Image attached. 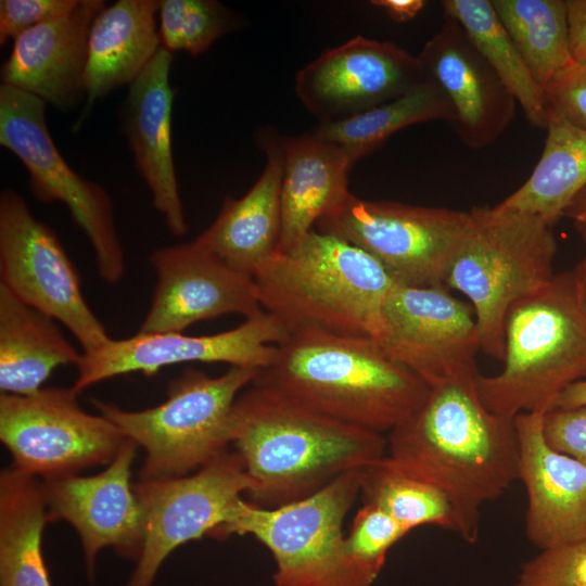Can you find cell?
<instances>
[{
	"instance_id": "6da1fadb",
	"label": "cell",
	"mask_w": 586,
	"mask_h": 586,
	"mask_svg": "<svg viewBox=\"0 0 586 586\" xmlns=\"http://www.w3.org/2000/svg\"><path fill=\"white\" fill-rule=\"evenodd\" d=\"M476 379L431 385L422 406L387 436V456L446 496L457 534L469 544L480 537L482 507L519 481L520 471L515 417L488 410Z\"/></svg>"
},
{
	"instance_id": "7a4b0ae2",
	"label": "cell",
	"mask_w": 586,
	"mask_h": 586,
	"mask_svg": "<svg viewBox=\"0 0 586 586\" xmlns=\"http://www.w3.org/2000/svg\"><path fill=\"white\" fill-rule=\"evenodd\" d=\"M230 440L253 486L250 501L275 508L310 496L387 451V437L351 425L265 386L237 398Z\"/></svg>"
},
{
	"instance_id": "3957f363",
	"label": "cell",
	"mask_w": 586,
	"mask_h": 586,
	"mask_svg": "<svg viewBox=\"0 0 586 586\" xmlns=\"http://www.w3.org/2000/svg\"><path fill=\"white\" fill-rule=\"evenodd\" d=\"M252 384L337 421L383 434L409 419L430 385L367 336L290 334Z\"/></svg>"
},
{
	"instance_id": "277c9868",
	"label": "cell",
	"mask_w": 586,
	"mask_h": 586,
	"mask_svg": "<svg viewBox=\"0 0 586 586\" xmlns=\"http://www.w3.org/2000/svg\"><path fill=\"white\" fill-rule=\"evenodd\" d=\"M263 309L289 335L319 331L378 340L393 280L361 249L313 229L290 252H277L255 275Z\"/></svg>"
},
{
	"instance_id": "5b68a950",
	"label": "cell",
	"mask_w": 586,
	"mask_h": 586,
	"mask_svg": "<svg viewBox=\"0 0 586 586\" xmlns=\"http://www.w3.org/2000/svg\"><path fill=\"white\" fill-rule=\"evenodd\" d=\"M502 362L475 385L488 410L512 418L546 413L568 386L586 379V307L571 272L555 273L510 307Z\"/></svg>"
},
{
	"instance_id": "8992f818",
	"label": "cell",
	"mask_w": 586,
	"mask_h": 586,
	"mask_svg": "<svg viewBox=\"0 0 586 586\" xmlns=\"http://www.w3.org/2000/svg\"><path fill=\"white\" fill-rule=\"evenodd\" d=\"M470 212L473 228L450 265L445 286L467 296L480 349L502 361L507 314L555 276L557 240L552 226L538 216L495 206Z\"/></svg>"
},
{
	"instance_id": "52a82bcc",
	"label": "cell",
	"mask_w": 586,
	"mask_h": 586,
	"mask_svg": "<svg viewBox=\"0 0 586 586\" xmlns=\"http://www.w3.org/2000/svg\"><path fill=\"white\" fill-rule=\"evenodd\" d=\"M258 371L230 367L211 377L189 368L169 382L163 403L143 410H127L100 399L92 403L143 448L140 480L179 477L228 450L233 405Z\"/></svg>"
},
{
	"instance_id": "ba28073f",
	"label": "cell",
	"mask_w": 586,
	"mask_h": 586,
	"mask_svg": "<svg viewBox=\"0 0 586 586\" xmlns=\"http://www.w3.org/2000/svg\"><path fill=\"white\" fill-rule=\"evenodd\" d=\"M358 471L275 508L244 499L234 519L211 537H255L275 559L276 586H373L377 578L347 553L343 533L345 517L359 495Z\"/></svg>"
},
{
	"instance_id": "9c48e42d",
	"label": "cell",
	"mask_w": 586,
	"mask_h": 586,
	"mask_svg": "<svg viewBox=\"0 0 586 586\" xmlns=\"http://www.w3.org/2000/svg\"><path fill=\"white\" fill-rule=\"evenodd\" d=\"M316 228L361 249L395 284L435 288L445 286L473 217L471 212L367 201L349 193Z\"/></svg>"
},
{
	"instance_id": "30bf717a",
	"label": "cell",
	"mask_w": 586,
	"mask_h": 586,
	"mask_svg": "<svg viewBox=\"0 0 586 586\" xmlns=\"http://www.w3.org/2000/svg\"><path fill=\"white\" fill-rule=\"evenodd\" d=\"M46 105L34 95L1 84L0 144L26 168L29 190L37 201L59 202L67 207L93 249L99 277L115 284L124 276L125 255L111 198L63 158L47 126Z\"/></svg>"
},
{
	"instance_id": "8fae6325",
	"label": "cell",
	"mask_w": 586,
	"mask_h": 586,
	"mask_svg": "<svg viewBox=\"0 0 586 586\" xmlns=\"http://www.w3.org/2000/svg\"><path fill=\"white\" fill-rule=\"evenodd\" d=\"M73 387L1 394L0 440L12 468L40 481L107 466L129 440L110 419L85 411Z\"/></svg>"
},
{
	"instance_id": "7c38bea8",
	"label": "cell",
	"mask_w": 586,
	"mask_h": 586,
	"mask_svg": "<svg viewBox=\"0 0 586 586\" xmlns=\"http://www.w3.org/2000/svg\"><path fill=\"white\" fill-rule=\"evenodd\" d=\"M253 483L234 450L179 477L133 484L144 511L142 550L125 586H153L166 558L183 544L212 536L237 515Z\"/></svg>"
},
{
	"instance_id": "4fadbf2b",
	"label": "cell",
	"mask_w": 586,
	"mask_h": 586,
	"mask_svg": "<svg viewBox=\"0 0 586 586\" xmlns=\"http://www.w3.org/2000/svg\"><path fill=\"white\" fill-rule=\"evenodd\" d=\"M0 278L18 300L63 324L82 353L112 339L86 302L78 272L56 234L11 189L0 194Z\"/></svg>"
},
{
	"instance_id": "5bb4252c",
	"label": "cell",
	"mask_w": 586,
	"mask_h": 586,
	"mask_svg": "<svg viewBox=\"0 0 586 586\" xmlns=\"http://www.w3.org/2000/svg\"><path fill=\"white\" fill-rule=\"evenodd\" d=\"M381 320L377 342L430 386L481 374L473 309L447 288L394 284L383 304Z\"/></svg>"
},
{
	"instance_id": "9a60e30c",
	"label": "cell",
	"mask_w": 586,
	"mask_h": 586,
	"mask_svg": "<svg viewBox=\"0 0 586 586\" xmlns=\"http://www.w3.org/2000/svg\"><path fill=\"white\" fill-rule=\"evenodd\" d=\"M288 337L280 321L265 310L215 334L137 332L127 339H111L102 347L82 353L72 387L80 393L117 375L132 372L153 375L164 367L184 362H226L230 367L262 370L273 360L277 345Z\"/></svg>"
},
{
	"instance_id": "2e32d148",
	"label": "cell",
	"mask_w": 586,
	"mask_h": 586,
	"mask_svg": "<svg viewBox=\"0 0 586 586\" xmlns=\"http://www.w3.org/2000/svg\"><path fill=\"white\" fill-rule=\"evenodd\" d=\"M424 78L417 55L393 42L357 36L298 71L295 92L320 124H330L390 102Z\"/></svg>"
},
{
	"instance_id": "e0dca14e",
	"label": "cell",
	"mask_w": 586,
	"mask_h": 586,
	"mask_svg": "<svg viewBox=\"0 0 586 586\" xmlns=\"http://www.w3.org/2000/svg\"><path fill=\"white\" fill-rule=\"evenodd\" d=\"M149 259L156 285L139 333L182 332L199 321L264 311L254 278L196 239L160 247Z\"/></svg>"
},
{
	"instance_id": "ac0fdd59",
	"label": "cell",
	"mask_w": 586,
	"mask_h": 586,
	"mask_svg": "<svg viewBox=\"0 0 586 586\" xmlns=\"http://www.w3.org/2000/svg\"><path fill=\"white\" fill-rule=\"evenodd\" d=\"M138 445L128 440L101 472L41 481L48 522L65 521L79 535L92 582L99 552L112 548L137 561L144 536V511L131 483Z\"/></svg>"
},
{
	"instance_id": "d6986e66",
	"label": "cell",
	"mask_w": 586,
	"mask_h": 586,
	"mask_svg": "<svg viewBox=\"0 0 586 586\" xmlns=\"http://www.w3.org/2000/svg\"><path fill=\"white\" fill-rule=\"evenodd\" d=\"M417 56L450 101L449 125L467 146H487L506 131L517 101L457 21L445 17Z\"/></svg>"
},
{
	"instance_id": "ffe728a7",
	"label": "cell",
	"mask_w": 586,
	"mask_h": 586,
	"mask_svg": "<svg viewBox=\"0 0 586 586\" xmlns=\"http://www.w3.org/2000/svg\"><path fill=\"white\" fill-rule=\"evenodd\" d=\"M544 415L524 412L514 418L519 481L527 497L525 534L540 550L586 537V466L546 442Z\"/></svg>"
},
{
	"instance_id": "44dd1931",
	"label": "cell",
	"mask_w": 586,
	"mask_h": 586,
	"mask_svg": "<svg viewBox=\"0 0 586 586\" xmlns=\"http://www.w3.org/2000/svg\"><path fill=\"white\" fill-rule=\"evenodd\" d=\"M173 53L161 47L142 73L129 85L120 110L122 125L136 168L174 235L188 232L173 157L169 82Z\"/></svg>"
},
{
	"instance_id": "7402d4cb",
	"label": "cell",
	"mask_w": 586,
	"mask_h": 586,
	"mask_svg": "<svg viewBox=\"0 0 586 586\" xmlns=\"http://www.w3.org/2000/svg\"><path fill=\"white\" fill-rule=\"evenodd\" d=\"M102 0H78L68 13L18 35L1 68L2 84L59 110L85 95L88 37Z\"/></svg>"
},
{
	"instance_id": "603a6c76",
	"label": "cell",
	"mask_w": 586,
	"mask_h": 586,
	"mask_svg": "<svg viewBox=\"0 0 586 586\" xmlns=\"http://www.w3.org/2000/svg\"><path fill=\"white\" fill-rule=\"evenodd\" d=\"M282 153L281 233L278 252L292 251L351 193L348 174L360 158L316 135L285 137Z\"/></svg>"
},
{
	"instance_id": "cb8c5ba5",
	"label": "cell",
	"mask_w": 586,
	"mask_h": 586,
	"mask_svg": "<svg viewBox=\"0 0 586 586\" xmlns=\"http://www.w3.org/2000/svg\"><path fill=\"white\" fill-rule=\"evenodd\" d=\"M267 163L240 199L226 198L214 221L198 238L234 269L254 275L278 252L281 233L280 140L264 136Z\"/></svg>"
},
{
	"instance_id": "d4e9b609",
	"label": "cell",
	"mask_w": 586,
	"mask_h": 586,
	"mask_svg": "<svg viewBox=\"0 0 586 586\" xmlns=\"http://www.w3.org/2000/svg\"><path fill=\"white\" fill-rule=\"evenodd\" d=\"M158 1L118 0L95 16L88 37L84 74L85 115L114 89L130 85L161 46Z\"/></svg>"
},
{
	"instance_id": "484cf974",
	"label": "cell",
	"mask_w": 586,
	"mask_h": 586,
	"mask_svg": "<svg viewBox=\"0 0 586 586\" xmlns=\"http://www.w3.org/2000/svg\"><path fill=\"white\" fill-rule=\"evenodd\" d=\"M81 355L54 319L25 304L0 283L2 394H34L56 368L77 366Z\"/></svg>"
},
{
	"instance_id": "4316f807",
	"label": "cell",
	"mask_w": 586,
	"mask_h": 586,
	"mask_svg": "<svg viewBox=\"0 0 586 586\" xmlns=\"http://www.w3.org/2000/svg\"><path fill=\"white\" fill-rule=\"evenodd\" d=\"M546 130L545 145L532 174L495 207L538 216L553 227L586 186V129L547 112Z\"/></svg>"
},
{
	"instance_id": "83f0119b",
	"label": "cell",
	"mask_w": 586,
	"mask_h": 586,
	"mask_svg": "<svg viewBox=\"0 0 586 586\" xmlns=\"http://www.w3.org/2000/svg\"><path fill=\"white\" fill-rule=\"evenodd\" d=\"M48 523L41 481L10 467L0 474V586H51L42 556Z\"/></svg>"
},
{
	"instance_id": "f1b7e54d",
	"label": "cell",
	"mask_w": 586,
	"mask_h": 586,
	"mask_svg": "<svg viewBox=\"0 0 586 586\" xmlns=\"http://www.w3.org/2000/svg\"><path fill=\"white\" fill-rule=\"evenodd\" d=\"M444 16L457 21L476 49L513 95L527 122L546 129L543 87L535 80L518 48L499 21L491 0H444Z\"/></svg>"
},
{
	"instance_id": "f546056e",
	"label": "cell",
	"mask_w": 586,
	"mask_h": 586,
	"mask_svg": "<svg viewBox=\"0 0 586 586\" xmlns=\"http://www.w3.org/2000/svg\"><path fill=\"white\" fill-rule=\"evenodd\" d=\"M450 101L430 78L405 94L345 120L319 124L318 138L355 152L359 158L379 149L392 135L430 120L453 122Z\"/></svg>"
},
{
	"instance_id": "4dcf8cb0",
	"label": "cell",
	"mask_w": 586,
	"mask_h": 586,
	"mask_svg": "<svg viewBox=\"0 0 586 586\" xmlns=\"http://www.w3.org/2000/svg\"><path fill=\"white\" fill-rule=\"evenodd\" d=\"M543 89L575 61L571 52L566 0H491Z\"/></svg>"
},
{
	"instance_id": "1f68e13d",
	"label": "cell",
	"mask_w": 586,
	"mask_h": 586,
	"mask_svg": "<svg viewBox=\"0 0 586 586\" xmlns=\"http://www.w3.org/2000/svg\"><path fill=\"white\" fill-rule=\"evenodd\" d=\"M358 483L364 504L382 509L408 532L433 525L457 533L456 514L446 496L388 456L359 469Z\"/></svg>"
},
{
	"instance_id": "d6a6232c",
	"label": "cell",
	"mask_w": 586,
	"mask_h": 586,
	"mask_svg": "<svg viewBox=\"0 0 586 586\" xmlns=\"http://www.w3.org/2000/svg\"><path fill=\"white\" fill-rule=\"evenodd\" d=\"M161 46L191 55L205 52L218 38L240 26L239 16L215 0L158 1Z\"/></svg>"
},
{
	"instance_id": "836d02e7",
	"label": "cell",
	"mask_w": 586,
	"mask_h": 586,
	"mask_svg": "<svg viewBox=\"0 0 586 586\" xmlns=\"http://www.w3.org/2000/svg\"><path fill=\"white\" fill-rule=\"evenodd\" d=\"M409 532L382 509L364 504L345 535L347 553L378 578L388 550Z\"/></svg>"
},
{
	"instance_id": "e575fe53",
	"label": "cell",
	"mask_w": 586,
	"mask_h": 586,
	"mask_svg": "<svg viewBox=\"0 0 586 586\" xmlns=\"http://www.w3.org/2000/svg\"><path fill=\"white\" fill-rule=\"evenodd\" d=\"M511 586H586V537L540 550Z\"/></svg>"
},
{
	"instance_id": "d590c367",
	"label": "cell",
	"mask_w": 586,
	"mask_h": 586,
	"mask_svg": "<svg viewBox=\"0 0 586 586\" xmlns=\"http://www.w3.org/2000/svg\"><path fill=\"white\" fill-rule=\"evenodd\" d=\"M547 112L586 129V62H574L545 88Z\"/></svg>"
},
{
	"instance_id": "8d00e7d4",
	"label": "cell",
	"mask_w": 586,
	"mask_h": 586,
	"mask_svg": "<svg viewBox=\"0 0 586 586\" xmlns=\"http://www.w3.org/2000/svg\"><path fill=\"white\" fill-rule=\"evenodd\" d=\"M77 3L78 0H1L0 43L68 13Z\"/></svg>"
},
{
	"instance_id": "74e56055",
	"label": "cell",
	"mask_w": 586,
	"mask_h": 586,
	"mask_svg": "<svg viewBox=\"0 0 586 586\" xmlns=\"http://www.w3.org/2000/svg\"><path fill=\"white\" fill-rule=\"evenodd\" d=\"M543 433L555 450L586 466V406L550 409L543 418Z\"/></svg>"
},
{
	"instance_id": "f35d334b",
	"label": "cell",
	"mask_w": 586,
	"mask_h": 586,
	"mask_svg": "<svg viewBox=\"0 0 586 586\" xmlns=\"http://www.w3.org/2000/svg\"><path fill=\"white\" fill-rule=\"evenodd\" d=\"M571 52L575 62H586V0H566Z\"/></svg>"
},
{
	"instance_id": "ab89813d",
	"label": "cell",
	"mask_w": 586,
	"mask_h": 586,
	"mask_svg": "<svg viewBox=\"0 0 586 586\" xmlns=\"http://www.w3.org/2000/svg\"><path fill=\"white\" fill-rule=\"evenodd\" d=\"M423 0H373L372 5L383 9L397 23L412 20L424 8Z\"/></svg>"
},
{
	"instance_id": "60d3db41",
	"label": "cell",
	"mask_w": 586,
	"mask_h": 586,
	"mask_svg": "<svg viewBox=\"0 0 586 586\" xmlns=\"http://www.w3.org/2000/svg\"><path fill=\"white\" fill-rule=\"evenodd\" d=\"M563 217L569 218L583 240L586 239V186L574 196Z\"/></svg>"
},
{
	"instance_id": "b9f144b4",
	"label": "cell",
	"mask_w": 586,
	"mask_h": 586,
	"mask_svg": "<svg viewBox=\"0 0 586 586\" xmlns=\"http://www.w3.org/2000/svg\"><path fill=\"white\" fill-rule=\"evenodd\" d=\"M586 406V379L568 386L557 398L552 408Z\"/></svg>"
},
{
	"instance_id": "7bdbcfd3",
	"label": "cell",
	"mask_w": 586,
	"mask_h": 586,
	"mask_svg": "<svg viewBox=\"0 0 586 586\" xmlns=\"http://www.w3.org/2000/svg\"><path fill=\"white\" fill-rule=\"evenodd\" d=\"M584 241L586 242V239ZM570 272L576 294L581 303L586 307V254Z\"/></svg>"
}]
</instances>
